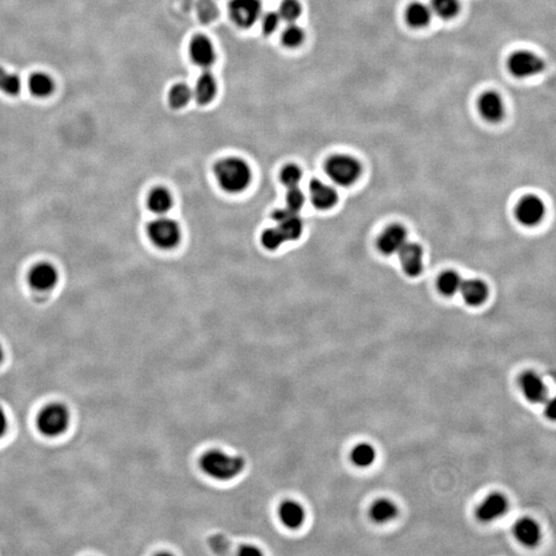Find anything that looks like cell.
I'll return each instance as SVG.
<instances>
[{"label": "cell", "mask_w": 556, "mask_h": 556, "mask_svg": "<svg viewBox=\"0 0 556 556\" xmlns=\"http://www.w3.org/2000/svg\"><path fill=\"white\" fill-rule=\"evenodd\" d=\"M200 467L209 477L219 481H229L244 472L246 461L239 455H229L221 450H210L201 457Z\"/></svg>", "instance_id": "6da1fadb"}, {"label": "cell", "mask_w": 556, "mask_h": 556, "mask_svg": "<svg viewBox=\"0 0 556 556\" xmlns=\"http://www.w3.org/2000/svg\"><path fill=\"white\" fill-rule=\"evenodd\" d=\"M215 171L219 186L229 193L244 191L252 181L250 166L242 159H224L217 163Z\"/></svg>", "instance_id": "7a4b0ae2"}, {"label": "cell", "mask_w": 556, "mask_h": 556, "mask_svg": "<svg viewBox=\"0 0 556 556\" xmlns=\"http://www.w3.org/2000/svg\"><path fill=\"white\" fill-rule=\"evenodd\" d=\"M361 165L348 155H336L328 160L326 171L330 179L342 187L355 183L361 175Z\"/></svg>", "instance_id": "3957f363"}, {"label": "cell", "mask_w": 556, "mask_h": 556, "mask_svg": "<svg viewBox=\"0 0 556 556\" xmlns=\"http://www.w3.org/2000/svg\"><path fill=\"white\" fill-rule=\"evenodd\" d=\"M508 70L518 79H528L536 77L546 68L544 60L534 52L519 50L514 52L508 58Z\"/></svg>", "instance_id": "277c9868"}, {"label": "cell", "mask_w": 556, "mask_h": 556, "mask_svg": "<svg viewBox=\"0 0 556 556\" xmlns=\"http://www.w3.org/2000/svg\"><path fill=\"white\" fill-rule=\"evenodd\" d=\"M70 419V413L64 405L51 404L41 411L37 426L46 436L57 437L68 430Z\"/></svg>", "instance_id": "5b68a950"}, {"label": "cell", "mask_w": 556, "mask_h": 556, "mask_svg": "<svg viewBox=\"0 0 556 556\" xmlns=\"http://www.w3.org/2000/svg\"><path fill=\"white\" fill-rule=\"evenodd\" d=\"M148 237L152 244L163 250L175 248L181 240V228L177 221L170 219H156L148 228Z\"/></svg>", "instance_id": "8992f818"}, {"label": "cell", "mask_w": 556, "mask_h": 556, "mask_svg": "<svg viewBox=\"0 0 556 556\" xmlns=\"http://www.w3.org/2000/svg\"><path fill=\"white\" fill-rule=\"evenodd\" d=\"M229 14L237 26L250 28L262 16V3L260 0H231Z\"/></svg>", "instance_id": "52a82bcc"}, {"label": "cell", "mask_w": 556, "mask_h": 556, "mask_svg": "<svg viewBox=\"0 0 556 556\" xmlns=\"http://www.w3.org/2000/svg\"><path fill=\"white\" fill-rule=\"evenodd\" d=\"M31 288L39 292L53 290L59 281V272L55 265L49 262H41L34 265L28 275Z\"/></svg>", "instance_id": "ba28073f"}, {"label": "cell", "mask_w": 556, "mask_h": 556, "mask_svg": "<svg viewBox=\"0 0 556 556\" xmlns=\"http://www.w3.org/2000/svg\"><path fill=\"white\" fill-rule=\"evenodd\" d=\"M278 231L284 236L286 241H294L300 237L303 231L302 219L299 212L288 208L278 209L273 215Z\"/></svg>", "instance_id": "9c48e42d"}, {"label": "cell", "mask_w": 556, "mask_h": 556, "mask_svg": "<svg viewBox=\"0 0 556 556\" xmlns=\"http://www.w3.org/2000/svg\"><path fill=\"white\" fill-rule=\"evenodd\" d=\"M519 386L526 400L533 404H542L548 399L546 382L536 372L528 371L522 374Z\"/></svg>", "instance_id": "30bf717a"}, {"label": "cell", "mask_w": 556, "mask_h": 556, "mask_svg": "<svg viewBox=\"0 0 556 556\" xmlns=\"http://www.w3.org/2000/svg\"><path fill=\"white\" fill-rule=\"evenodd\" d=\"M509 509V502L503 493H493L480 504L476 511L478 519L484 524L503 517Z\"/></svg>", "instance_id": "8fae6325"}, {"label": "cell", "mask_w": 556, "mask_h": 556, "mask_svg": "<svg viewBox=\"0 0 556 556\" xmlns=\"http://www.w3.org/2000/svg\"><path fill=\"white\" fill-rule=\"evenodd\" d=\"M482 118L489 123H499L505 117V102L497 92L486 91L477 102Z\"/></svg>", "instance_id": "7c38bea8"}, {"label": "cell", "mask_w": 556, "mask_h": 556, "mask_svg": "<svg viewBox=\"0 0 556 556\" xmlns=\"http://www.w3.org/2000/svg\"><path fill=\"white\" fill-rule=\"evenodd\" d=\"M545 206L537 196H526L520 201L516 209L518 221L526 226H535L542 221Z\"/></svg>", "instance_id": "4fadbf2b"}, {"label": "cell", "mask_w": 556, "mask_h": 556, "mask_svg": "<svg viewBox=\"0 0 556 556\" xmlns=\"http://www.w3.org/2000/svg\"><path fill=\"white\" fill-rule=\"evenodd\" d=\"M407 232L402 226L393 225L384 230V233L378 239V248L382 254H398L401 248L406 244Z\"/></svg>", "instance_id": "5bb4252c"}, {"label": "cell", "mask_w": 556, "mask_h": 556, "mask_svg": "<svg viewBox=\"0 0 556 556\" xmlns=\"http://www.w3.org/2000/svg\"><path fill=\"white\" fill-rule=\"evenodd\" d=\"M398 254L400 255L403 270L408 277H415L421 272L424 267V252L417 244L406 242Z\"/></svg>", "instance_id": "9a60e30c"}, {"label": "cell", "mask_w": 556, "mask_h": 556, "mask_svg": "<svg viewBox=\"0 0 556 556\" xmlns=\"http://www.w3.org/2000/svg\"><path fill=\"white\" fill-rule=\"evenodd\" d=\"M514 536L524 546L535 547L541 542L542 530L536 520L524 517L518 520L514 526Z\"/></svg>", "instance_id": "2e32d148"}, {"label": "cell", "mask_w": 556, "mask_h": 556, "mask_svg": "<svg viewBox=\"0 0 556 556\" xmlns=\"http://www.w3.org/2000/svg\"><path fill=\"white\" fill-rule=\"evenodd\" d=\"M190 55L197 66L208 68L215 63V52L212 43L204 35H197L190 43Z\"/></svg>", "instance_id": "e0dca14e"}, {"label": "cell", "mask_w": 556, "mask_h": 556, "mask_svg": "<svg viewBox=\"0 0 556 556\" xmlns=\"http://www.w3.org/2000/svg\"><path fill=\"white\" fill-rule=\"evenodd\" d=\"M310 197L313 206L323 210L333 208L338 199L336 190L319 179L311 181Z\"/></svg>", "instance_id": "ac0fdd59"}, {"label": "cell", "mask_w": 556, "mask_h": 556, "mask_svg": "<svg viewBox=\"0 0 556 556\" xmlns=\"http://www.w3.org/2000/svg\"><path fill=\"white\" fill-rule=\"evenodd\" d=\"M278 515L282 524L290 530L301 528L306 517L303 506L295 501L284 502L278 510Z\"/></svg>", "instance_id": "d6986e66"}, {"label": "cell", "mask_w": 556, "mask_h": 556, "mask_svg": "<svg viewBox=\"0 0 556 556\" xmlns=\"http://www.w3.org/2000/svg\"><path fill=\"white\" fill-rule=\"evenodd\" d=\"M432 17L430 6L420 1L409 4L405 12L407 24L413 28L421 29L428 26L432 21Z\"/></svg>", "instance_id": "ffe728a7"}, {"label": "cell", "mask_w": 556, "mask_h": 556, "mask_svg": "<svg viewBox=\"0 0 556 556\" xmlns=\"http://www.w3.org/2000/svg\"><path fill=\"white\" fill-rule=\"evenodd\" d=\"M217 91V81L212 73L204 71L196 81L193 96L196 101L201 106H206L212 101Z\"/></svg>", "instance_id": "44dd1931"}, {"label": "cell", "mask_w": 556, "mask_h": 556, "mask_svg": "<svg viewBox=\"0 0 556 556\" xmlns=\"http://www.w3.org/2000/svg\"><path fill=\"white\" fill-rule=\"evenodd\" d=\"M459 290H461L465 302L471 306H478V305L482 304L488 295L486 284L479 279L463 281Z\"/></svg>", "instance_id": "7402d4cb"}, {"label": "cell", "mask_w": 556, "mask_h": 556, "mask_svg": "<svg viewBox=\"0 0 556 556\" xmlns=\"http://www.w3.org/2000/svg\"><path fill=\"white\" fill-rule=\"evenodd\" d=\"M398 507L394 502L388 499H380L372 505L370 517L376 524H388L398 516Z\"/></svg>", "instance_id": "603a6c76"}, {"label": "cell", "mask_w": 556, "mask_h": 556, "mask_svg": "<svg viewBox=\"0 0 556 556\" xmlns=\"http://www.w3.org/2000/svg\"><path fill=\"white\" fill-rule=\"evenodd\" d=\"M29 89L33 95L39 98L49 97L55 91V81L46 72H35L29 79Z\"/></svg>", "instance_id": "cb8c5ba5"}, {"label": "cell", "mask_w": 556, "mask_h": 556, "mask_svg": "<svg viewBox=\"0 0 556 556\" xmlns=\"http://www.w3.org/2000/svg\"><path fill=\"white\" fill-rule=\"evenodd\" d=\"M172 197L171 194L164 188H157L150 192L148 196V208L152 212L158 215H164L172 206Z\"/></svg>", "instance_id": "d4e9b609"}, {"label": "cell", "mask_w": 556, "mask_h": 556, "mask_svg": "<svg viewBox=\"0 0 556 556\" xmlns=\"http://www.w3.org/2000/svg\"><path fill=\"white\" fill-rule=\"evenodd\" d=\"M351 461L359 468H369L376 461V450L369 443H359L351 451Z\"/></svg>", "instance_id": "484cf974"}, {"label": "cell", "mask_w": 556, "mask_h": 556, "mask_svg": "<svg viewBox=\"0 0 556 556\" xmlns=\"http://www.w3.org/2000/svg\"><path fill=\"white\" fill-rule=\"evenodd\" d=\"M430 10L443 20H451L459 14L461 3L459 0H430Z\"/></svg>", "instance_id": "4316f807"}, {"label": "cell", "mask_w": 556, "mask_h": 556, "mask_svg": "<svg viewBox=\"0 0 556 556\" xmlns=\"http://www.w3.org/2000/svg\"><path fill=\"white\" fill-rule=\"evenodd\" d=\"M22 89L20 77L16 73L0 68V92L8 96H18Z\"/></svg>", "instance_id": "83f0119b"}, {"label": "cell", "mask_w": 556, "mask_h": 556, "mask_svg": "<svg viewBox=\"0 0 556 556\" xmlns=\"http://www.w3.org/2000/svg\"><path fill=\"white\" fill-rule=\"evenodd\" d=\"M193 97V91L186 83H177L169 91V104L173 108H181L189 103Z\"/></svg>", "instance_id": "f1b7e54d"}, {"label": "cell", "mask_w": 556, "mask_h": 556, "mask_svg": "<svg viewBox=\"0 0 556 556\" xmlns=\"http://www.w3.org/2000/svg\"><path fill=\"white\" fill-rule=\"evenodd\" d=\"M461 284H463V280L457 273L453 272V271H446L439 277L438 288L445 296H453L455 292H459Z\"/></svg>", "instance_id": "f546056e"}, {"label": "cell", "mask_w": 556, "mask_h": 556, "mask_svg": "<svg viewBox=\"0 0 556 556\" xmlns=\"http://www.w3.org/2000/svg\"><path fill=\"white\" fill-rule=\"evenodd\" d=\"M277 12L281 20L294 23L302 14V6L298 0H284Z\"/></svg>", "instance_id": "4dcf8cb0"}, {"label": "cell", "mask_w": 556, "mask_h": 556, "mask_svg": "<svg viewBox=\"0 0 556 556\" xmlns=\"http://www.w3.org/2000/svg\"><path fill=\"white\" fill-rule=\"evenodd\" d=\"M303 39H304V32H303L302 28L297 26L294 23H290L281 34L282 43L288 48L298 47L300 43H302Z\"/></svg>", "instance_id": "1f68e13d"}, {"label": "cell", "mask_w": 556, "mask_h": 556, "mask_svg": "<svg viewBox=\"0 0 556 556\" xmlns=\"http://www.w3.org/2000/svg\"><path fill=\"white\" fill-rule=\"evenodd\" d=\"M302 179V171L296 165H288L281 172V181L284 186L290 188L298 187Z\"/></svg>", "instance_id": "d6a6232c"}, {"label": "cell", "mask_w": 556, "mask_h": 556, "mask_svg": "<svg viewBox=\"0 0 556 556\" xmlns=\"http://www.w3.org/2000/svg\"><path fill=\"white\" fill-rule=\"evenodd\" d=\"M262 242L265 248L270 250H277L278 248L286 244V239L281 235L277 228H270L266 230L262 236Z\"/></svg>", "instance_id": "836d02e7"}, {"label": "cell", "mask_w": 556, "mask_h": 556, "mask_svg": "<svg viewBox=\"0 0 556 556\" xmlns=\"http://www.w3.org/2000/svg\"><path fill=\"white\" fill-rule=\"evenodd\" d=\"M305 204V196L302 191L296 188H290L288 190V195H286V208L290 210L299 211L302 209Z\"/></svg>", "instance_id": "e575fe53"}, {"label": "cell", "mask_w": 556, "mask_h": 556, "mask_svg": "<svg viewBox=\"0 0 556 556\" xmlns=\"http://www.w3.org/2000/svg\"><path fill=\"white\" fill-rule=\"evenodd\" d=\"M280 19L279 14L277 12H268L263 16L262 18V29L265 34H271L277 30L279 26Z\"/></svg>", "instance_id": "d590c367"}, {"label": "cell", "mask_w": 556, "mask_h": 556, "mask_svg": "<svg viewBox=\"0 0 556 556\" xmlns=\"http://www.w3.org/2000/svg\"><path fill=\"white\" fill-rule=\"evenodd\" d=\"M545 417L555 419V402L553 399H547L545 401Z\"/></svg>", "instance_id": "8d00e7d4"}, {"label": "cell", "mask_w": 556, "mask_h": 556, "mask_svg": "<svg viewBox=\"0 0 556 556\" xmlns=\"http://www.w3.org/2000/svg\"><path fill=\"white\" fill-rule=\"evenodd\" d=\"M239 555L244 556H252V555H261V551L257 548L256 546H252V545H246V546H242L239 550Z\"/></svg>", "instance_id": "74e56055"}, {"label": "cell", "mask_w": 556, "mask_h": 556, "mask_svg": "<svg viewBox=\"0 0 556 556\" xmlns=\"http://www.w3.org/2000/svg\"><path fill=\"white\" fill-rule=\"evenodd\" d=\"M8 430V418L6 413L0 409V438L6 434Z\"/></svg>", "instance_id": "f35d334b"}, {"label": "cell", "mask_w": 556, "mask_h": 556, "mask_svg": "<svg viewBox=\"0 0 556 556\" xmlns=\"http://www.w3.org/2000/svg\"><path fill=\"white\" fill-rule=\"evenodd\" d=\"M2 359H3V349H2V346H0V363H1Z\"/></svg>", "instance_id": "ab89813d"}]
</instances>
